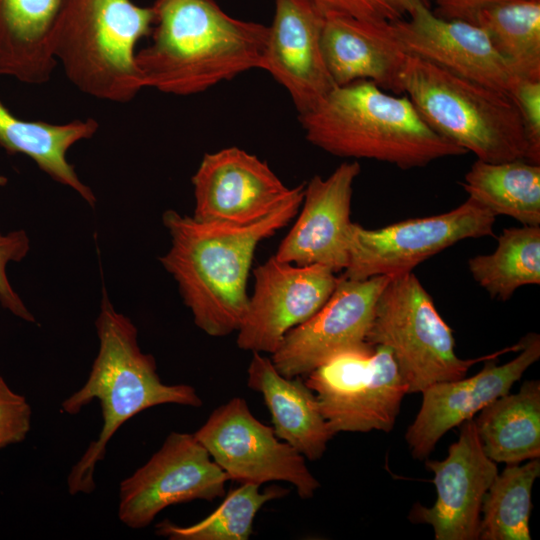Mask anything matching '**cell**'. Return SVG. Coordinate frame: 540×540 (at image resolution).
I'll list each match as a JSON object with an SVG mask.
<instances>
[{
	"label": "cell",
	"mask_w": 540,
	"mask_h": 540,
	"mask_svg": "<svg viewBox=\"0 0 540 540\" xmlns=\"http://www.w3.org/2000/svg\"><path fill=\"white\" fill-rule=\"evenodd\" d=\"M7 177H5L4 175L0 174V187H3L7 184Z\"/></svg>",
	"instance_id": "obj_35"
},
{
	"label": "cell",
	"mask_w": 540,
	"mask_h": 540,
	"mask_svg": "<svg viewBox=\"0 0 540 540\" xmlns=\"http://www.w3.org/2000/svg\"><path fill=\"white\" fill-rule=\"evenodd\" d=\"M485 454L496 463L540 458V382L525 381L485 406L475 419Z\"/></svg>",
	"instance_id": "obj_24"
},
{
	"label": "cell",
	"mask_w": 540,
	"mask_h": 540,
	"mask_svg": "<svg viewBox=\"0 0 540 540\" xmlns=\"http://www.w3.org/2000/svg\"><path fill=\"white\" fill-rule=\"evenodd\" d=\"M460 426L459 438L441 461L426 462L433 472L437 499L432 507L415 504L409 518L432 526L436 540L478 539L484 496L498 474L484 452L475 420Z\"/></svg>",
	"instance_id": "obj_16"
},
{
	"label": "cell",
	"mask_w": 540,
	"mask_h": 540,
	"mask_svg": "<svg viewBox=\"0 0 540 540\" xmlns=\"http://www.w3.org/2000/svg\"><path fill=\"white\" fill-rule=\"evenodd\" d=\"M95 325L99 349L88 378L61 404L64 413L75 415L97 399L103 419L98 438L89 444L67 477L71 495L95 490L96 465L104 459L113 435L129 419L162 404L202 405L194 387L161 381L154 357L143 353L138 345L136 326L115 310L105 291Z\"/></svg>",
	"instance_id": "obj_3"
},
{
	"label": "cell",
	"mask_w": 540,
	"mask_h": 540,
	"mask_svg": "<svg viewBox=\"0 0 540 540\" xmlns=\"http://www.w3.org/2000/svg\"><path fill=\"white\" fill-rule=\"evenodd\" d=\"M304 187L249 225L201 222L175 210L163 213L171 245L160 263L177 282L184 304L203 332L223 337L238 330L248 306L247 281L255 250L298 213Z\"/></svg>",
	"instance_id": "obj_1"
},
{
	"label": "cell",
	"mask_w": 540,
	"mask_h": 540,
	"mask_svg": "<svg viewBox=\"0 0 540 540\" xmlns=\"http://www.w3.org/2000/svg\"><path fill=\"white\" fill-rule=\"evenodd\" d=\"M519 354L498 365L497 358L484 361L475 375L438 382L424 389L422 404L405 439L414 458L423 460L448 430L459 426L495 399L510 391L524 372L540 358V336L522 337Z\"/></svg>",
	"instance_id": "obj_17"
},
{
	"label": "cell",
	"mask_w": 540,
	"mask_h": 540,
	"mask_svg": "<svg viewBox=\"0 0 540 540\" xmlns=\"http://www.w3.org/2000/svg\"><path fill=\"white\" fill-rule=\"evenodd\" d=\"M360 171L357 161L343 162L328 177L315 175L305 183L302 210L274 255L278 260L345 270L353 184Z\"/></svg>",
	"instance_id": "obj_18"
},
{
	"label": "cell",
	"mask_w": 540,
	"mask_h": 540,
	"mask_svg": "<svg viewBox=\"0 0 540 540\" xmlns=\"http://www.w3.org/2000/svg\"><path fill=\"white\" fill-rule=\"evenodd\" d=\"M194 435L229 480L260 486L288 482L303 499L313 497L320 487L305 457L260 422L241 397L216 408Z\"/></svg>",
	"instance_id": "obj_10"
},
{
	"label": "cell",
	"mask_w": 540,
	"mask_h": 540,
	"mask_svg": "<svg viewBox=\"0 0 540 540\" xmlns=\"http://www.w3.org/2000/svg\"><path fill=\"white\" fill-rule=\"evenodd\" d=\"M495 219L488 209L468 197L448 212L398 221L382 228L367 229L352 222L343 276L364 280L412 272L462 240L492 236Z\"/></svg>",
	"instance_id": "obj_9"
},
{
	"label": "cell",
	"mask_w": 540,
	"mask_h": 540,
	"mask_svg": "<svg viewBox=\"0 0 540 540\" xmlns=\"http://www.w3.org/2000/svg\"><path fill=\"white\" fill-rule=\"evenodd\" d=\"M333 435L390 432L409 393L389 348L367 342L344 349L307 374Z\"/></svg>",
	"instance_id": "obj_8"
},
{
	"label": "cell",
	"mask_w": 540,
	"mask_h": 540,
	"mask_svg": "<svg viewBox=\"0 0 540 540\" xmlns=\"http://www.w3.org/2000/svg\"><path fill=\"white\" fill-rule=\"evenodd\" d=\"M321 45L335 85L368 80L393 94L403 93L400 70L404 54L391 43L382 22L327 16Z\"/></svg>",
	"instance_id": "obj_20"
},
{
	"label": "cell",
	"mask_w": 540,
	"mask_h": 540,
	"mask_svg": "<svg viewBox=\"0 0 540 540\" xmlns=\"http://www.w3.org/2000/svg\"><path fill=\"white\" fill-rule=\"evenodd\" d=\"M255 284L237 345L273 354L285 335L315 314L333 293L339 277L318 265H295L274 255L254 269Z\"/></svg>",
	"instance_id": "obj_12"
},
{
	"label": "cell",
	"mask_w": 540,
	"mask_h": 540,
	"mask_svg": "<svg viewBox=\"0 0 540 540\" xmlns=\"http://www.w3.org/2000/svg\"><path fill=\"white\" fill-rule=\"evenodd\" d=\"M191 182L195 198L192 217L231 225L260 221L305 184L286 186L265 161L238 147L206 153Z\"/></svg>",
	"instance_id": "obj_13"
},
{
	"label": "cell",
	"mask_w": 540,
	"mask_h": 540,
	"mask_svg": "<svg viewBox=\"0 0 540 540\" xmlns=\"http://www.w3.org/2000/svg\"><path fill=\"white\" fill-rule=\"evenodd\" d=\"M98 128L93 118L65 124L23 120L0 100V146L9 154L28 156L52 180L73 189L92 207L96 196L68 162L67 152L75 143L92 138Z\"/></svg>",
	"instance_id": "obj_23"
},
{
	"label": "cell",
	"mask_w": 540,
	"mask_h": 540,
	"mask_svg": "<svg viewBox=\"0 0 540 540\" xmlns=\"http://www.w3.org/2000/svg\"><path fill=\"white\" fill-rule=\"evenodd\" d=\"M151 6V43L136 53L143 88L187 96L261 69L268 26L233 18L215 0Z\"/></svg>",
	"instance_id": "obj_2"
},
{
	"label": "cell",
	"mask_w": 540,
	"mask_h": 540,
	"mask_svg": "<svg viewBox=\"0 0 540 540\" xmlns=\"http://www.w3.org/2000/svg\"><path fill=\"white\" fill-rule=\"evenodd\" d=\"M539 476V458L525 464H506L505 469L498 472L482 502L478 539H531V494Z\"/></svg>",
	"instance_id": "obj_28"
},
{
	"label": "cell",
	"mask_w": 540,
	"mask_h": 540,
	"mask_svg": "<svg viewBox=\"0 0 540 540\" xmlns=\"http://www.w3.org/2000/svg\"><path fill=\"white\" fill-rule=\"evenodd\" d=\"M324 21L310 0H275L261 69L287 90L298 114L335 86L322 52Z\"/></svg>",
	"instance_id": "obj_19"
},
{
	"label": "cell",
	"mask_w": 540,
	"mask_h": 540,
	"mask_svg": "<svg viewBox=\"0 0 540 540\" xmlns=\"http://www.w3.org/2000/svg\"><path fill=\"white\" fill-rule=\"evenodd\" d=\"M327 16H346L366 22H391L405 18L414 7H430L433 0H310Z\"/></svg>",
	"instance_id": "obj_30"
},
{
	"label": "cell",
	"mask_w": 540,
	"mask_h": 540,
	"mask_svg": "<svg viewBox=\"0 0 540 540\" xmlns=\"http://www.w3.org/2000/svg\"><path fill=\"white\" fill-rule=\"evenodd\" d=\"M32 409L0 376V449L22 442L31 428Z\"/></svg>",
	"instance_id": "obj_33"
},
{
	"label": "cell",
	"mask_w": 540,
	"mask_h": 540,
	"mask_svg": "<svg viewBox=\"0 0 540 540\" xmlns=\"http://www.w3.org/2000/svg\"><path fill=\"white\" fill-rule=\"evenodd\" d=\"M228 480L194 433L171 432L159 450L120 483L119 520L132 529L145 528L171 505L225 496Z\"/></svg>",
	"instance_id": "obj_11"
},
{
	"label": "cell",
	"mask_w": 540,
	"mask_h": 540,
	"mask_svg": "<svg viewBox=\"0 0 540 540\" xmlns=\"http://www.w3.org/2000/svg\"><path fill=\"white\" fill-rule=\"evenodd\" d=\"M509 96L523 124L527 142L526 161L540 164V79L515 76Z\"/></svg>",
	"instance_id": "obj_31"
},
{
	"label": "cell",
	"mask_w": 540,
	"mask_h": 540,
	"mask_svg": "<svg viewBox=\"0 0 540 540\" xmlns=\"http://www.w3.org/2000/svg\"><path fill=\"white\" fill-rule=\"evenodd\" d=\"M515 76L540 79V0L488 5L475 18Z\"/></svg>",
	"instance_id": "obj_26"
},
{
	"label": "cell",
	"mask_w": 540,
	"mask_h": 540,
	"mask_svg": "<svg viewBox=\"0 0 540 540\" xmlns=\"http://www.w3.org/2000/svg\"><path fill=\"white\" fill-rule=\"evenodd\" d=\"M30 249V240L24 230L0 233V303L12 314L27 322H35L34 316L12 288L6 268L10 262H20Z\"/></svg>",
	"instance_id": "obj_32"
},
{
	"label": "cell",
	"mask_w": 540,
	"mask_h": 540,
	"mask_svg": "<svg viewBox=\"0 0 540 540\" xmlns=\"http://www.w3.org/2000/svg\"><path fill=\"white\" fill-rule=\"evenodd\" d=\"M65 0H0V74L48 82L57 66L53 32Z\"/></svg>",
	"instance_id": "obj_22"
},
{
	"label": "cell",
	"mask_w": 540,
	"mask_h": 540,
	"mask_svg": "<svg viewBox=\"0 0 540 540\" xmlns=\"http://www.w3.org/2000/svg\"><path fill=\"white\" fill-rule=\"evenodd\" d=\"M403 93L439 135L479 160H526L527 142L512 98L411 55H403Z\"/></svg>",
	"instance_id": "obj_6"
},
{
	"label": "cell",
	"mask_w": 540,
	"mask_h": 540,
	"mask_svg": "<svg viewBox=\"0 0 540 540\" xmlns=\"http://www.w3.org/2000/svg\"><path fill=\"white\" fill-rule=\"evenodd\" d=\"M365 341L390 349L409 393H421L438 382L465 377L481 361L518 352L523 341L491 354L462 359L452 329L413 272L391 276L380 292Z\"/></svg>",
	"instance_id": "obj_7"
},
{
	"label": "cell",
	"mask_w": 540,
	"mask_h": 540,
	"mask_svg": "<svg viewBox=\"0 0 540 540\" xmlns=\"http://www.w3.org/2000/svg\"><path fill=\"white\" fill-rule=\"evenodd\" d=\"M382 24L401 53L509 95L515 75L480 26L441 18L424 4L414 7L403 19Z\"/></svg>",
	"instance_id": "obj_15"
},
{
	"label": "cell",
	"mask_w": 540,
	"mask_h": 540,
	"mask_svg": "<svg viewBox=\"0 0 540 540\" xmlns=\"http://www.w3.org/2000/svg\"><path fill=\"white\" fill-rule=\"evenodd\" d=\"M507 0H433V13L444 19L469 21L475 24L477 13L484 7Z\"/></svg>",
	"instance_id": "obj_34"
},
{
	"label": "cell",
	"mask_w": 540,
	"mask_h": 540,
	"mask_svg": "<svg viewBox=\"0 0 540 540\" xmlns=\"http://www.w3.org/2000/svg\"><path fill=\"white\" fill-rule=\"evenodd\" d=\"M461 184L469 198L495 216L540 226V164L523 159L497 163L477 159Z\"/></svg>",
	"instance_id": "obj_25"
},
{
	"label": "cell",
	"mask_w": 540,
	"mask_h": 540,
	"mask_svg": "<svg viewBox=\"0 0 540 540\" xmlns=\"http://www.w3.org/2000/svg\"><path fill=\"white\" fill-rule=\"evenodd\" d=\"M473 279L492 298L506 301L525 285L540 284V226L503 229L497 247L468 261Z\"/></svg>",
	"instance_id": "obj_27"
},
{
	"label": "cell",
	"mask_w": 540,
	"mask_h": 540,
	"mask_svg": "<svg viewBox=\"0 0 540 540\" xmlns=\"http://www.w3.org/2000/svg\"><path fill=\"white\" fill-rule=\"evenodd\" d=\"M153 23L152 6L132 0H65L53 32L54 58L82 93L129 102L143 89L136 46Z\"/></svg>",
	"instance_id": "obj_5"
},
{
	"label": "cell",
	"mask_w": 540,
	"mask_h": 540,
	"mask_svg": "<svg viewBox=\"0 0 540 540\" xmlns=\"http://www.w3.org/2000/svg\"><path fill=\"white\" fill-rule=\"evenodd\" d=\"M287 490L272 486L260 491V485L241 483L206 518L189 526L169 520L156 525V534L171 540H247L252 534L258 511L271 500L283 497Z\"/></svg>",
	"instance_id": "obj_29"
},
{
	"label": "cell",
	"mask_w": 540,
	"mask_h": 540,
	"mask_svg": "<svg viewBox=\"0 0 540 540\" xmlns=\"http://www.w3.org/2000/svg\"><path fill=\"white\" fill-rule=\"evenodd\" d=\"M298 118L308 142L338 157L412 169L467 154L436 133L406 95L368 80L335 85Z\"/></svg>",
	"instance_id": "obj_4"
},
{
	"label": "cell",
	"mask_w": 540,
	"mask_h": 540,
	"mask_svg": "<svg viewBox=\"0 0 540 540\" xmlns=\"http://www.w3.org/2000/svg\"><path fill=\"white\" fill-rule=\"evenodd\" d=\"M247 374L248 387L263 396L276 436L309 460L321 458L334 435L315 393L298 377L280 374L259 352H252Z\"/></svg>",
	"instance_id": "obj_21"
},
{
	"label": "cell",
	"mask_w": 540,
	"mask_h": 540,
	"mask_svg": "<svg viewBox=\"0 0 540 540\" xmlns=\"http://www.w3.org/2000/svg\"><path fill=\"white\" fill-rule=\"evenodd\" d=\"M390 277H339L325 304L291 329L272 354L278 372L288 378L307 375L334 354L365 343L376 300Z\"/></svg>",
	"instance_id": "obj_14"
}]
</instances>
